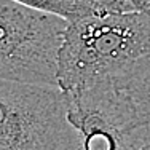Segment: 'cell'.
<instances>
[{
  "label": "cell",
  "instance_id": "cell-2",
  "mask_svg": "<svg viewBox=\"0 0 150 150\" xmlns=\"http://www.w3.org/2000/svg\"><path fill=\"white\" fill-rule=\"evenodd\" d=\"M66 112L58 86L0 80V150H74Z\"/></svg>",
  "mask_w": 150,
  "mask_h": 150
},
{
  "label": "cell",
  "instance_id": "cell-5",
  "mask_svg": "<svg viewBox=\"0 0 150 150\" xmlns=\"http://www.w3.org/2000/svg\"><path fill=\"white\" fill-rule=\"evenodd\" d=\"M123 93L139 131L150 139V53L137 59L112 78Z\"/></svg>",
  "mask_w": 150,
  "mask_h": 150
},
{
  "label": "cell",
  "instance_id": "cell-4",
  "mask_svg": "<svg viewBox=\"0 0 150 150\" xmlns=\"http://www.w3.org/2000/svg\"><path fill=\"white\" fill-rule=\"evenodd\" d=\"M66 99L67 123L75 134L74 150H137L147 142L112 78L69 91Z\"/></svg>",
  "mask_w": 150,
  "mask_h": 150
},
{
  "label": "cell",
  "instance_id": "cell-6",
  "mask_svg": "<svg viewBox=\"0 0 150 150\" xmlns=\"http://www.w3.org/2000/svg\"><path fill=\"white\" fill-rule=\"evenodd\" d=\"M8 2H13L16 5L26 6V8L35 10L40 13L58 16L66 23L74 21L75 13H77L75 0H8Z\"/></svg>",
  "mask_w": 150,
  "mask_h": 150
},
{
  "label": "cell",
  "instance_id": "cell-1",
  "mask_svg": "<svg viewBox=\"0 0 150 150\" xmlns=\"http://www.w3.org/2000/svg\"><path fill=\"white\" fill-rule=\"evenodd\" d=\"M150 53V16L139 13L85 18L66 24L56 58L62 93L113 78Z\"/></svg>",
  "mask_w": 150,
  "mask_h": 150
},
{
  "label": "cell",
  "instance_id": "cell-3",
  "mask_svg": "<svg viewBox=\"0 0 150 150\" xmlns=\"http://www.w3.org/2000/svg\"><path fill=\"white\" fill-rule=\"evenodd\" d=\"M66 21L0 0V80L56 86Z\"/></svg>",
  "mask_w": 150,
  "mask_h": 150
},
{
  "label": "cell",
  "instance_id": "cell-7",
  "mask_svg": "<svg viewBox=\"0 0 150 150\" xmlns=\"http://www.w3.org/2000/svg\"><path fill=\"white\" fill-rule=\"evenodd\" d=\"M137 150H150V139H149L147 142H145V144H142Z\"/></svg>",
  "mask_w": 150,
  "mask_h": 150
}]
</instances>
